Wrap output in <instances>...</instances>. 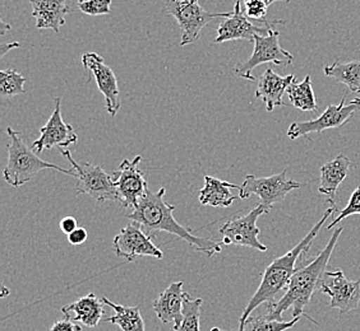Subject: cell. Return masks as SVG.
Returning <instances> with one entry per match:
<instances>
[{
    "label": "cell",
    "mask_w": 360,
    "mask_h": 331,
    "mask_svg": "<svg viewBox=\"0 0 360 331\" xmlns=\"http://www.w3.org/2000/svg\"><path fill=\"white\" fill-rule=\"evenodd\" d=\"M60 229H62L63 234H65V235L68 236L77 229V221L75 217H65V218H63L62 221H60Z\"/></svg>",
    "instance_id": "836d02e7"
},
{
    "label": "cell",
    "mask_w": 360,
    "mask_h": 331,
    "mask_svg": "<svg viewBox=\"0 0 360 331\" xmlns=\"http://www.w3.org/2000/svg\"><path fill=\"white\" fill-rule=\"evenodd\" d=\"M294 81H295L294 74L281 76L276 74L271 68H267L258 79L255 95L257 98L264 101L266 110L271 112L275 107L286 104L283 97Z\"/></svg>",
    "instance_id": "ac0fdd59"
},
{
    "label": "cell",
    "mask_w": 360,
    "mask_h": 331,
    "mask_svg": "<svg viewBox=\"0 0 360 331\" xmlns=\"http://www.w3.org/2000/svg\"><path fill=\"white\" fill-rule=\"evenodd\" d=\"M12 29V26L9 25V23H7V22L0 21V35L4 36L7 32H9Z\"/></svg>",
    "instance_id": "d590c367"
},
{
    "label": "cell",
    "mask_w": 360,
    "mask_h": 331,
    "mask_svg": "<svg viewBox=\"0 0 360 331\" xmlns=\"http://www.w3.org/2000/svg\"><path fill=\"white\" fill-rule=\"evenodd\" d=\"M344 228L340 227L333 231V236L330 238L326 248L319 252V255L308 262L304 266H300L294 276H291L289 285L286 288L284 296L280 298L277 302H270L267 304V318L271 320H277V321H285L283 318V313L285 311L292 309V318H309L312 323L317 324L308 313H305L304 309L307 304H309L313 293L316 290H319L322 278L325 276L327 264L331 259L333 248L336 242L339 241L340 236L342 234Z\"/></svg>",
    "instance_id": "7a4b0ae2"
},
{
    "label": "cell",
    "mask_w": 360,
    "mask_h": 331,
    "mask_svg": "<svg viewBox=\"0 0 360 331\" xmlns=\"http://www.w3.org/2000/svg\"><path fill=\"white\" fill-rule=\"evenodd\" d=\"M142 156L136 158L124 159L112 173L115 187L118 190L119 201L125 209H136L141 198L147 193L148 185L145 173L139 168Z\"/></svg>",
    "instance_id": "7c38bea8"
},
{
    "label": "cell",
    "mask_w": 360,
    "mask_h": 331,
    "mask_svg": "<svg viewBox=\"0 0 360 331\" xmlns=\"http://www.w3.org/2000/svg\"><path fill=\"white\" fill-rule=\"evenodd\" d=\"M82 65L90 72L96 81L97 88L103 93L106 111L111 116H115L122 107L118 81L114 70L105 64L103 56L96 53H86L82 55Z\"/></svg>",
    "instance_id": "2e32d148"
},
{
    "label": "cell",
    "mask_w": 360,
    "mask_h": 331,
    "mask_svg": "<svg viewBox=\"0 0 360 331\" xmlns=\"http://www.w3.org/2000/svg\"><path fill=\"white\" fill-rule=\"evenodd\" d=\"M354 214H360V187H356L352 194L347 207L341 209L339 215L336 218H333V221L328 224V229H333L335 226H338L340 222L344 221L347 217L354 215Z\"/></svg>",
    "instance_id": "f546056e"
},
{
    "label": "cell",
    "mask_w": 360,
    "mask_h": 331,
    "mask_svg": "<svg viewBox=\"0 0 360 331\" xmlns=\"http://www.w3.org/2000/svg\"><path fill=\"white\" fill-rule=\"evenodd\" d=\"M60 153L70 161L73 170L76 171L77 196L86 194L97 203L119 201L114 177L112 175L105 173L103 166H92L89 162L78 163L68 149H60Z\"/></svg>",
    "instance_id": "8992f818"
},
{
    "label": "cell",
    "mask_w": 360,
    "mask_h": 331,
    "mask_svg": "<svg viewBox=\"0 0 360 331\" xmlns=\"http://www.w3.org/2000/svg\"><path fill=\"white\" fill-rule=\"evenodd\" d=\"M26 78L14 69L0 72V95L4 98L25 93Z\"/></svg>",
    "instance_id": "83f0119b"
},
{
    "label": "cell",
    "mask_w": 360,
    "mask_h": 331,
    "mask_svg": "<svg viewBox=\"0 0 360 331\" xmlns=\"http://www.w3.org/2000/svg\"><path fill=\"white\" fill-rule=\"evenodd\" d=\"M112 0H87L78 4V9L87 15H106L111 13Z\"/></svg>",
    "instance_id": "4dcf8cb0"
},
{
    "label": "cell",
    "mask_w": 360,
    "mask_h": 331,
    "mask_svg": "<svg viewBox=\"0 0 360 331\" xmlns=\"http://www.w3.org/2000/svg\"><path fill=\"white\" fill-rule=\"evenodd\" d=\"M347 102V95L341 98L339 104H330L325 112L314 120L292 123L288 129V138L291 140L308 137L313 133H322L327 129H336L347 124L350 119L360 110V98H354L350 104Z\"/></svg>",
    "instance_id": "9c48e42d"
},
{
    "label": "cell",
    "mask_w": 360,
    "mask_h": 331,
    "mask_svg": "<svg viewBox=\"0 0 360 331\" xmlns=\"http://www.w3.org/2000/svg\"><path fill=\"white\" fill-rule=\"evenodd\" d=\"M21 48V43L20 42H11V43H1L0 45V58H3V56H6L8 51H11V50H13V48Z\"/></svg>",
    "instance_id": "e575fe53"
},
{
    "label": "cell",
    "mask_w": 360,
    "mask_h": 331,
    "mask_svg": "<svg viewBox=\"0 0 360 331\" xmlns=\"http://www.w3.org/2000/svg\"><path fill=\"white\" fill-rule=\"evenodd\" d=\"M319 292L330 296V309H338L340 315L355 310L359 306L360 281H349L341 269L326 270Z\"/></svg>",
    "instance_id": "4fadbf2b"
},
{
    "label": "cell",
    "mask_w": 360,
    "mask_h": 331,
    "mask_svg": "<svg viewBox=\"0 0 360 331\" xmlns=\"http://www.w3.org/2000/svg\"><path fill=\"white\" fill-rule=\"evenodd\" d=\"M270 212V208L264 204H258L253 208L250 213L242 217H233L229 219L221 228L220 234L222 235L224 245H236L244 246L253 250H258L261 252L267 251V246L258 240L259 228L257 226V221L261 215Z\"/></svg>",
    "instance_id": "30bf717a"
},
{
    "label": "cell",
    "mask_w": 360,
    "mask_h": 331,
    "mask_svg": "<svg viewBox=\"0 0 360 331\" xmlns=\"http://www.w3.org/2000/svg\"><path fill=\"white\" fill-rule=\"evenodd\" d=\"M183 287V282L170 284L153 304V311L160 321L162 324L173 323L175 331L179 330L183 323V304L186 297Z\"/></svg>",
    "instance_id": "e0dca14e"
},
{
    "label": "cell",
    "mask_w": 360,
    "mask_h": 331,
    "mask_svg": "<svg viewBox=\"0 0 360 331\" xmlns=\"http://www.w3.org/2000/svg\"><path fill=\"white\" fill-rule=\"evenodd\" d=\"M284 21H277L272 25L257 26L247 17V14L242 8V1L236 0L231 15L225 18L217 28L215 43L236 41V40L253 42L255 36H267L275 25H284Z\"/></svg>",
    "instance_id": "5bb4252c"
},
{
    "label": "cell",
    "mask_w": 360,
    "mask_h": 331,
    "mask_svg": "<svg viewBox=\"0 0 360 331\" xmlns=\"http://www.w3.org/2000/svg\"><path fill=\"white\" fill-rule=\"evenodd\" d=\"M153 238L139 223L131 222L114 237L112 248L115 255L127 262H133L141 256H151L160 260L164 257V254L153 243Z\"/></svg>",
    "instance_id": "8fae6325"
},
{
    "label": "cell",
    "mask_w": 360,
    "mask_h": 331,
    "mask_svg": "<svg viewBox=\"0 0 360 331\" xmlns=\"http://www.w3.org/2000/svg\"><path fill=\"white\" fill-rule=\"evenodd\" d=\"M32 6V17L36 18L39 29H51L59 34L65 25V15L72 12L67 0H30Z\"/></svg>",
    "instance_id": "d6986e66"
},
{
    "label": "cell",
    "mask_w": 360,
    "mask_h": 331,
    "mask_svg": "<svg viewBox=\"0 0 360 331\" xmlns=\"http://www.w3.org/2000/svg\"><path fill=\"white\" fill-rule=\"evenodd\" d=\"M56 107L49 118L48 123L40 128V137L31 145L32 151L41 154L45 149H53L59 147L60 149L76 144L78 137L73 126L65 124L62 116V98L56 97Z\"/></svg>",
    "instance_id": "9a60e30c"
},
{
    "label": "cell",
    "mask_w": 360,
    "mask_h": 331,
    "mask_svg": "<svg viewBox=\"0 0 360 331\" xmlns=\"http://www.w3.org/2000/svg\"><path fill=\"white\" fill-rule=\"evenodd\" d=\"M50 331H82V327L68 318H65V320L56 321V324L51 326Z\"/></svg>",
    "instance_id": "1f68e13d"
},
{
    "label": "cell",
    "mask_w": 360,
    "mask_h": 331,
    "mask_svg": "<svg viewBox=\"0 0 360 331\" xmlns=\"http://www.w3.org/2000/svg\"><path fill=\"white\" fill-rule=\"evenodd\" d=\"M84 1H87V0H78V4H79V3H84Z\"/></svg>",
    "instance_id": "f35d334b"
},
{
    "label": "cell",
    "mask_w": 360,
    "mask_h": 331,
    "mask_svg": "<svg viewBox=\"0 0 360 331\" xmlns=\"http://www.w3.org/2000/svg\"><path fill=\"white\" fill-rule=\"evenodd\" d=\"M167 189L161 187L158 191H151L150 189L141 198L139 205L133 209L131 214L127 215L128 219L139 223L145 229L147 235L155 237V232H167L176 236L180 240L187 242L197 251L203 252L207 257L221 252L222 242L214 241L207 237H198L194 235L191 228L181 226L174 218L175 207L165 201Z\"/></svg>",
    "instance_id": "6da1fadb"
},
{
    "label": "cell",
    "mask_w": 360,
    "mask_h": 331,
    "mask_svg": "<svg viewBox=\"0 0 360 331\" xmlns=\"http://www.w3.org/2000/svg\"><path fill=\"white\" fill-rule=\"evenodd\" d=\"M350 167L352 162L345 154H339L336 158L321 167V187L319 191L327 196V203L333 208L336 204L338 189L347 179Z\"/></svg>",
    "instance_id": "ffe728a7"
},
{
    "label": "cell",
    "mask_w": 360,
    "mask_h": 331,
    "mask_svg": "<svg viewBox=\"0 0 360 331\" xmlns=\"http://www.w3.org/2000/svg\"><path fill=\"white\" fill-rule=\"evenodd\" d=\"M239 187L224 180L216 179L212 176H205V187L200 191V203L203 205L214 208H229L236 201V196L231 194V189Z\"/></svg>",
    "instance_id": "7402d4cb"
},
{
    "label": "cell",
    "mask_w": 360,
    "mask_h": 331,
    "mask_svg": "<svg viewBox=\"0 0 360 331\" xmlns=\"http://www.w3.org/2000/svg\"><path fill=\"white\" fill-rule=\"evenodd\" d=\"M262 1H264L267 7H270L271 4L276 3V1H283L285 4H289V3H290V0H262Z\"/></svg>",
    "instance_id": "8d00e7d4"
},
{
    "label": "cell",
    "mask_w": 360,
    "mask_h": 331,
    "mask_svg": "<svg viewBox=\"0 0 360 331\" xmlns=\"http://www.w3.org/2000/svg\"><path fill=\"white\" fill-rule=\"evenodd\" d=\"M103 302L110 306L115 311V315L108 318L105 321L110 324L118 325L122 331H146L145 321L141 316L139 307H127L122 304H114L109 298L103 297Z\"/></svg>",
    "instance_id": "603a6c76"
},
{
    "label": "cell",
    "mask_w": 360,
    "mask_h": 331,
    "mask_svg": "<svg viewBox=\"0 0 360 331\" xmlns=\"http://www.w3.org/2000/svg\"><path fill=\"white\" fill-rule=\"evenodd\" d=\"M291 104L302 111H317V101L312 88V78L305 76L303 82L297 81L291 83L286 90Z\"/></svg>",
    "instance_id": "d4e9b609"
},
{
    "label": "cell",
    "mask_w": 360,
    "mask_h": 331,
    "mask_svg": "<svg viewBox=\"0 0 360 331\" xmlns=\"http://www.w3.org/2000/svg\"><path fill=\"white\" fill-rule=\"evenodd\" d=\"M267 11L269 7L262 0H244V12L248 18L270 25L274 21H267Z\"/></svg>",
    "instance_id": "f1b7e54d"
},
{
    "label": "cell",
    "mask_w": 360,
    "mask_h": 331,
    "mask_svg": "<svg viewBox=\"0 0 360 331\" xmlns=\"http://www.w3.org/2000/svg\"><path fill=\"white\" fill-rule=\"evenodd\" d=\"M300 318H294L291 321H277L267 318V315L250 316L244 325V331H286L298 323Z\"/></svg>",
    "instance_id": "4316f807"
},
{
    "label": "cell",
    "mask_w": 360,
    "mask_h": 331,
    "mask_svg": "<svg viewBox=\"0 0 360 331\" xmlns=\"http://www.w3.org/2000/svg\"><path fill=\"white\" fill-rule=\"evenodd\" d=\"M288 168L283 173L272 175L269 177H256L253 175H247L239 187V199L245 201L250 195H257L261 199V204L272 208L277 203L284 201L288 194L297 190L305 184H299L294 180L286 177Z\"/></svg>",
    "instance_id": "ba28073f"
},
{
    "label": "cell",
    "mask_w": 360,
    "mask_h": 331,
    "mask_svg": "<svg viewBox=\"0 0 360 331\" xmlns=\"http://www.w3.org/2000/svg\"><path fill=\"white\" fill-rule=\"evenodd\" d=\"M7 134L9 137L8 162L3 175L11 187H23L42 170H56L68 176L77 177L76 171L73 168L65 170L40 158L37 153L34 152L32 148L27 147V144L23 142L20 131L14 130L9 126L7 128Z\"/></svg>",
    "instance_id": "277c9868"
},
{
    "label": "cell",
    "mask_w": 360,
    "mask_h": 331,
    "mask_svg": "<svg viewBox=\"0 0 360 331\" xmlns=\"http://www.w3.org/2000/svg\"><path fill=\"white\" fill-rule=\"evenodd\" d=\"M103 299L95 293L79 298L76 302L62 307V313L70 321H78L87 327H96L105 313Z\"/></svg>",
    "instance_id": "44dd1931"
},
{
    "label": "cell",
    "mask_w": 360,
    "mask_h": 331,
    "mask_svg": "<svg viewBox=\"0 0 360 331\" xmlns=\"http://www.w3.org/2000/svg\"><path fill=\"white\" fill-rule=\"evenodd\" d=\"M202 298H192L186 292L184 304H183V323L178 331H201L200 320H201Z\"/></svg>",
    "instance_id": "484cf974"
},
{
    "label": "cell",
    "mask_w": 360,
    "mask_h": 331,
    "mask_svg": "<svg viewBox=\"0 0 360 331\" xmlns=\"http://www.w3.org/2000/svg\"><path fill=\"white\" fill-rule=\"evenodd\" d=\"M211 331H222V330H220V329H219V327H214V329H212V330Z\"/></svg>",
    "instance_id": "74e56055"
},
{
    "label": "cell",
    "mask_w": 360,
    "mask_h": 331,
    "mask_svg": "<svg viewBox=\"0 0 360 331\" xmlns=\"http://www.w3.org/2000/svg\"><path fill=\"white\" fill-rule=\"evenodd\" d=\"M335 212H336V208H328L323 214V217L321 218V221L309 231V234L305 236L304 238L299 242L295 248L290 250L289 252H286L285 255L275 259L266 268L258 290L255 293V296L250 298L247 307L243 311L242 318L239 320V330L238 331H244V325L250 318V313L256 310L258 306L274 302L278 292L286 290L291 276H294V273L297 271L295 266H297L299 259H302L308 252L316 236L319 235V229L323 227L326 221L328 218H331Z\"/></svg>",
    "instance_id": "3957f363"
},
{
    "label": "cell",
    "mask_w": 360,
    "mask_h": 331,
    "mask_svg": "<svg viewBox=\"0 0 360 331\" xmlns=\"http://www.w3.org/2000/svg\"><path fill=\"white\" fill-rule=\"evenodd\" d=\"M280 32L271 29L267 36H255V48L252 55L242 62H238L234 68V73L239 78H244L250 82H256V76L252 74V70L257 67L272 62L275 65H284L289 67L294 62V56L289 51L281 48L278 42Z\"/></svg>",
    "instance_id": "52a82bcc"
},
{
    "label": "cell",
    "mask_w": 360,
    "mask_h": 331,
    "mask_svg": "<svg viewBox=\"0 0 360 331\" xmlns=\"http://www.w3.org/2000/svg\"><path fill=\"white\" fill-rule=\"evenodd\" d=\"M323 73L328 78L344 83L350 92L360 93V60L349 62L336 60L331 65H325Z\"/></svg>",
    "instance_id": "cb8c5ba5"
},
{
    "label": "cell",
    "mask_w": 360,
    "mask_h": 331,
    "mask_svg": "<svg viewBox=\"0 0 360 331\" xmlns=\"http://www.w3.org/2000/svg\"><path fill=\"white\" fill-rule=\"evenodd\" d=\"M87 236H89L87 235V231L84 227H78L70 235H68V242L70 245L78 246V245H82L86 242Z\"/></svg>",
    "instance_id": "d6a6232c"
},
{
    "label": "cell",
    "mask_w": 360,
    "mask_h": 331,
    "mask_svg": "<svg viewBox=\"0 0 360 331\" xmlns=\"http://www.w3.org/2000/svg\"><path fill=\"white\" fill-rule=\"evenodd\" d=\"M162 13L174 17L181 34L180 46L198 41L203 28L217 18H228L231 13H211L202 8L198 0H167Z\"/></svg>",
    "instance_id": "5b68a950"
}]
</instances>
